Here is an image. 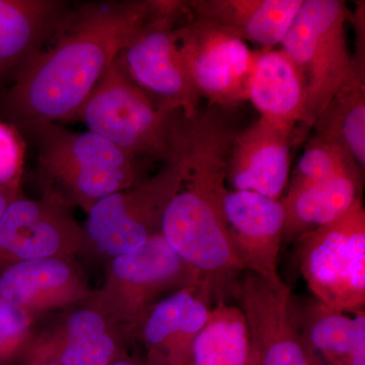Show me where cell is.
<instances>
[{"mask_svg": "<svg viewBox=\"0 0 365 365\" xmlns=\"http://www.w3.org/2000/svg\"><path fill=\"white\" fill-rule=\"evenodd\" d=\"M182 117L151 100L115 60L72 121L83 122L88 131L144 165H165L178 157Z\"/></svg>", "mask_w": 365, "mask_h": 365, "instance_id": "277c9868", "label": "cell"}, {"mask_svg": "<svg viewBox=\"0 0 365 365\" xmlns=\"http://www.w3.org/2000/svg\"><path fill=\"white\" fill-rule=\"evenodd\" d=\"M295 134L263 119L235 136L227 158V186L280 200L290 176Z\"/></svg>", "mask_w": 365, "mask_h": 365, "instance_id": "e0dca14e", "label": "cell"}, {"mask_svg": "<svg viewBox=\"0 0 365 365\" xmlns=\"http://www.w3.org/2000/svg\"><path fill=\"white\" fill-rule=\"evenodd\" d=\"M177 39L182 61L201 98L222 110L248 100L257 55L239 34L188 9L177 26Z\"/></svg>", "mask_w": 365, "mask_h": 365, "instance_id": "30bf717a", "label": "cell"}, {"mask_svg": "<svg viewBox=\"0 0 365 365\" xmlns=\"http://www.w3.org/2000/svg\"><path fill=\"white\" fill-rule=\"evenodd\" d=\"M155 1L91 2L69 11L37 54L0 93V121L21 136L72 121L91 91L153 13Z\"/></svg>", "mask_w": 365, "mask_h": 365, "instance_id": "6da1fadb", "label": "cell"}, {"mask_svg": "<svg viewBox=\"0 0 365 365\" xmlns=\"http://www.w3.org/2000/svg\"><path fill=\"white\" fill-rule=\"evenodd\" d=\"M351 11L341 0H304L283 39L282 51L299 67L306 81L307 101L300 124L314 127L334 96L347 81L365 72L348 49L346 23Z\"/></svg>", "mask_w": 365, "mask_h": 365, "instance_id": "5b68a950", "label": "cell"}, {"mask_svg": "<svg viewBox=\"0 0 365 365\" xmlns=\"http://www.w3.org/2000/svg\"><path fill=\"white\" fill-rule=\"evenodd\" d=\"M300 272L316 299L357 314L365 307V210L357 200L339 220L295 241Z\"/></svg>", "mask_w": 365, "mask_h": 365, "instance_id": "ba28073f", "label": "cell"}, {"mask_svg": "<svg viewBox=\"0 0 365 365\" xmlns=\"http://www.w3.org/2000/svg\"><path fill=\"white\" fill-rule=\"evenodd\" d=\"M25 144L11 125L0 121V189L21 195Z\"/></svg>", "mask_w": 365, "mask_h": 365, "instance_id": "4316f807", "label": "cell"}, {"mask_svg": "<svg viewBox=\"0 0 365 365\" xmlns=\"http://www.w3.org/2000/svg\"><path fill=\"white\" fill-rule=\"evenodd\" d=\"M359 72L334 96L317 118L314 135L330 139L365 169V83Z\"/></svg>", "mask_w": 365, "mask_h": 365, "instance_id": "cb8c5ba5", "label": "cell"}, {"mask_svg": "<svg viewBox=\"0 0 365 365\" xmlns=\"http://www.w3.org/2000/svg\"><path fill=\"white\" fill-rule=\"evenodd\" d=\"M345 365H365V350L355 353Z\"/></svg>", "mask_w": 365, "mask_h": 365, "instance_id": "f546056e", "label": "cell"}, {"mask_svg": "<svg viewBox=\"0 0 365 365\" xmlns=\"http://www.w3.org/2000/svg\"><path fill=\"white\" fill-rule=\"evenodd\" d=\"M21 195H23V194H21ZM21 195H16V194L9 193V192L4 191V190L0 189V216L6 211L9 204Z\"/></svg>", "mask_w": 365, "mask_h": 365, "instance_id": "83f0119b", "label": "cell"}, {"mask_svg": "<svg viewBox=\"0 0 365 365\" xmlns=\"http://www.w3.org/2000/svg\"><path fill=\"white\" fill-rule=\"evenodd\" d=\"M91 292L76 257L24 261L0 271V299L35 319L73 306Z\"/></svg>", "mask_w": 365, "mask_h": 365, "instance_id": "2e32d148", "label": "cell"}, {"mask_svg": "<svg viewBox=\"0 0 365 365\" xmlns=\"http://www.w3.org/2000/svg\"><path fill=\"white\" fill-rule=\"evenodd\" d=\"M104 282L93 297L123 328L130 342L137 326L160 299L203 282L163 235L104 264Z\"/></svg>", "mask_w": 365, "mask_h": 365, "instance_id": "52a82bcc", "label": "cell"}, {"mask_svg": "<svg viewBox=\"0 0 365 365\" xmlns=\"http://www.w3.org/2000/svg\"><path fill=\"white\" fill-rule=\"evenodd\" d=\"M223 210L230 244L245 272L282 282L278 272L285 222L281 201L227 188Z\"/></svg>", "mask_w": 365, "mask_h": 365, "instance_id": "9a60e30c", "label": "cell"}, {"mask_svg": "<svg viewBox=\"0 0 365 365\" xmlns=\"http://www.w3.org/2000/svg\"><path fill=\"white\" fill-rule=\"evenodd\" d=\"M188 11L186 1H155V9L117 62L122 71L158 105L185 118L200 111L201 97L180 53L177 26Z\"/></svg>", "mask_w": 365, "mask_h": 365, "instance_id": "9c48e42d", "label": "cell"}, {"mask_svg": "<svg viewBox=\"0 0 365 365\" xmlns=\"http://www.w3.org/2000/svg\"><path fill=\"white\" fill-rule=\"evenodd\" d=\"M69 11L61 0H0V79L42 50Z\"/></svg>", "mask_w": 365, "mask_h": 365, "instance_id": "ac0fdd59", "label": "cell"}, {"mask_svg": "<svg viewBox=\"0 0 365 365\" xmlns=\"http://www.w3.org/2000/svg\"><path fill=\"white\" fill-rule=\"evenodd\" d=\"M16 365H60L55 364V362H47V361H30V362H20Z\"/></svg>", "mask_w": 365, "mask_h": 365, "instance_id": "4dcf8cb0", "label": "cell"}, {"mask_svg": "<svg viewBox=\"0 0 365 365\" xmlns=\"http://www.w3.org/2000/svg\"><path fill=\"white\" fill-rule=\"evenodd\" d=\"M250 335L255 365H319L307 349L292 314V289L246 272L235 287Z\"/></svg>", "mask_w": 365, "mask_h": 365, "instance_id": "7c38bea8", "label": "cell"}, {"mask_svg": "<svg viewBox=\"0 0 365 365\" xmlns=\"http://www.w3.org/2000/svg\"><path fill=\"white\" fill-rule=\"evenodd\" d=\"M37 155L36 179L42 196L86 213L101 199L148 178L144 163L91 131L67 130L56 123L25 134Z\"/></svg>", "mask_w": 365, "mask_h": 365, "instance_id": "3957f363", "label": "cell"}, {"mask_svg": "<svg viewBox=\"0 0 365 365\" xmlns=\"http://www.w3.org/2000/svg\"><path fill=\"white\" fill-rule=\"evenodd\" d=\"M250 350L242 309L217 302L197 336L188 365H249Z\"/></svg>", "mask_w": 365, "mask_h": 365, "instance_id": "603a6c76", "label": "cell"}, {"mask_svg": "<svg viewBox=\"0 0 365 365\" xmlns=\"http://www.w3.org/2000/svg\"><path fill=\"white\" fill-rule=\"evenodd\" d=\"M83 228L71 208L48 197L21 195L0 216V271L13 264L51 257H76Z\"/></svg>", "mask_w": 365, "mask_h": 365, "instance_id": "4fadbf2b", "label": "cell"}, {"mask_svg": "<svg viewBox=\"0 0 365 365\" xmlns=\"http://www.w3.org/2000/svg\"><path fill=\"white\" fill-rule=\"evenodd\" d=\"M110 365H146V364L143 359H138V357L131 356V355L129 354L128 356L118 360V361Z\"/></svg>", "mask_w": 365, "mask_h": 365, "instance_id": "f1b7e54d", "label": "cell"}, {"mask_svg": "<svg viewBox=\"0 0 365 365\" xmlns=\"http://www.w3.org/2000/svg\"><path fill=\"white\" fill-rule=\"evenodd\" d=\"M182 179L179 158L157 174L98 200L86 215L78 257L104 264L160 234L165 208Z\"/></svg>", "mask_w": 365, "mask_h": 365, "instance_id": "8992f818", "label": "cell"}, {"mask_svg": "<svg viewBox=\"0 0 365 365\" xmlns=\"http://www.w3.org/2000/svg\"><path fill=\"white\" fill-rule=\"evenodd\" d=\"M49 323L34 331L20 362L60 365H110L128 356V336L93 297L56 312Z\"/></svg>", "mask_w": 365, "mask_h": 365, "instance_id": "8fae6325", "label": "cell"}, {"mask_svg": "<svg viewBox=\"0 0 365 365\" xmlns=\"http://www.w3.org/2000/svg\"><path fill=\"white\" fill-rule=\"evenodd\" d=\"M304 0H197L189 11L232 29L265 50L281 44Z\"/></svg>", "mask_w": 365, "mask_h": 365, "instance_id": "ffe728a7", "label": "cell"}, {"mask_svg": "<svg viewBox=\"0 0 365 365\" xmlns=\"http://www.w3.org/2000/svg\"><path fill=\"white\" fill-rule=\"evenodd\" d=\"M248 100L261 119L297 135L306 110V81L299 67L285 54L264 50L257 55L250 78Z\"/></svg>", "mask_w": 365, "mask_h": 365, "instance_id": "d6986e66", "label": "cell"}, {"mask_svg": "<svg viewBox=\"0 0 365 365\" xmlns=\"http://www.w3.org/2000/svg\"><path fill=\"white\" fill-rule=\"evenodd\" d=\"M223 110L212 107L182 117L178 158L182 179L162 220L160 234L212 292L215 302L234 297L245 272L235 257L223 210L227 158L235 131Z\"/></svg>", "mask_w": 365, "mask_h": 365, "instance_id": "7a4b0ae2", "label": "cell"}, {"mask_svg": "<svg viewBox=\"0 0 365 365\" xmlns=\"http://www.w3.org/2000/svg\"><path fill=\"white\" fill-rule=\"evenodd\" d=\"M215 302L206 283L182 288L157 302L137 326L146 365H188L197 336Z\"/></svg>", "mask_w": 365, "mask_h": 365, "instance_id": "5bb4252c", "label": "cell"}, {"mask_svg": "<svg viewBox=\"0 0 365 365\" xmlns=\"http://www.w3.org/2000/svg\"><path fill=\"white\" fill-rule=\"evenodd\" d=\"M249 365H255L253 362L249 361Z\"/></svg>", "mask_w": 365, "mask_h": 365, "instance_id": "1f68e13d", "label": "cell"}, {"mask_svg": "<svg viewBox=\"0 0 365 365\" xmlns=\"http://www.w3.org/2000/svg\"><path fill=\"white\" fill-rule=\"evenodd\" d=\"M292 314L307 349L319 362L345 365L355 353L365 350V313L350 318L318 299L297 302L292 299Z\"/></svg>", "mask_w": 365, "mask_h": 365, "instance_id": "44dd1931", "label": "cell"}, {"mask_svg": "<svg viewBox=\"0 0 365 365\" xmlns=\"http://www.w3.org/2000/svg\"><path fill=\"white\" fill-rule=\"evenodd\" d=\"M362 182L364 176L360 175H340L283 196V241L295 242L302 235L339 220L361 199Z\"/></svg>", "mask_w": 365, "mask_h": 365, "instance_id": "7402d4cb", "label": "cell"}, {"mask_svg": "<svg viewBox=\"0 0 365 365\" xmlns=\"http://www.w3.org/2000/svg\"><path fill=\"white\" fill-rule=\"evenodd\" d=\"M364 174V170L342 146L330 139L314 135L307 144L292 173L287 195L340 175Z\"/></svg>", "mask_w": 365, "mask_h": 365, "instance_id": "d4e9b609", "label": "cell"}, {"mask_svg": "<svg viewBox=\"0 0 365 365\" xmlns=\"http://www.w3.org/2000/svg\"><path fill=\"white\" fill-rule=\"evenodd\" d=\"M37 319L0 299V365H16L32 339Z\"/></svg>", "mask_w": 365, "mask_h": 365, "instance_id": "484cf974", "label": "cell"}]
</instances>
